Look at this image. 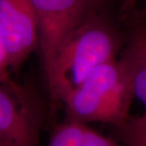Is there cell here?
Returning a JSON list of instances; mask_svg holds the SVG:
<instances>
[{"label": "cell", "instance_id": "cell-1", "mask_svg": "<svg viewBox=\"0 0 146 146\" xmlns=\"http://www.w3.org/2000/svg\"><path fill=\"white\" fill-rule=\"evenodd\" d=\"M121 46L115 28L93 11L63 44L46 75L51 98L60 101L95 68L115 59Z\"/></svg>", "mask_w": 146, "mask_h": 146}, {"label": "cell", "instance_id": "cell-2", "mask_svg": "<svg viewBox=\"0 0 146 146\" xmlns=\"http://www.w3.org/2000/svg\"><path fill=\"white\" fill-rule=\"evenodd\" d=\"M135 98L129 76L115 58L95 68L78 87L66 94L64 104L68 119L104 123L118 126L128 119Z\"/></svg>", "mask_w": 146, "mask_h": 146}, {"label": "cell", "instance_id": "cell-3", "mask_svg": "<svg viewBox=\"0 0 146 146\" xmlns=\"http://www.w3.org/2000/svg\"><path fill=\"white\" fill-rule=\"evenodd\" d=\"M36 16L38 46L46 75L63 44L94 11L89 0H30Z\"/></svg>", "mask_w": 146, "mask_h": 146}, {"label": "cell", "instance_id": "cell-4", "mask_svg": "<svg viewBox=\"0 0 146 146\" xmlns=\"http://www.w3.org/2000/svg\"><path fill=\"white\" fill-rule=\"evenodd\" d=\"M44 118L20 85L0 83V146H38Z\"/></svg>", "mask_w": 146, "mask_h": 146}, {"label": "cell", "instance_id": "cell-5", "mask_svg": "<svg viewBox=\"0 0 146 146\" xmlns=\"http://www.w3.org/2000/svg\"><path fill=\"white\" fill-rule=\"evenodd\" d=\"M0 32L11 71L18 72L38 46L37 23L30 0H0Z\"/></svg>", "mask_w": 146, "mask_h": 146}, {"label": "cell", "instance_id": "cell-6", "mask_svg": "<svg viewBox=\"0 0 146 146\" xmlns=\"http://www.w3.org/2000/svg\"><path fill=\"white\" fill-rule=\"evenodd\" d=\"M131 83L135 98L146 110V26L139 25L132 30L119 58Z\"/></svg>", "mask_w": 146, "mask_h": 146}, {"label": "cell", "instance_id": "cell-7", "mask_svg": "<svg viewBox=\"0 0 146 146\" xmlns=\"http://www.w3.org/2000/svg\"><path fill=\"white\" fill-rule=\"evenodd\" d=\"M46 146H123L114 138L106 137L88 123L68 119L55 127Z\"/></svg>", "mask_w": 146, "mask_h": 146}, {"label": "cell", "instance_id": "cell-8", "mask_svg": "<svg viewBox=\"0 0 146 146\" xmlns=\"http://www.w3.org/2000/svg\"><path fill=\"white\" fill-rule=\"evenodd\" d=\"M112 135L123 146H146V112L129 116L122 124L113 126Z\"/></svg>", "mask_w": 146, "mask_h": 146}, {"label": "cell", "instance_id": "cell-9", "mask_svg": "<svg viewBox=\"0 0 146 146\" xmlns=\"http://www.w3.org/2000/svg\"><path fill=\"white\" fill-rule=\"evenodd\" d=\"M11 71L9 54L4 39L0 32V83L13 84L16 82L11 77Z\"/></svg>", "mask_w": 146, "mask_h": 146}, {"label": "cell", "instance_id": "cell-10", "mask_svg": "<svg viewBox=\"0 0 146 146\" xmlns=\"http://www.w3.org/2000/svg\"><path fill=\"white\" fill-rule=\"evenodd\" d=\"M138 0H123L121 4V11L127 13L134 9Z\"/></svg>", "mask_w": 146, "mask_h": 146}, {"label": "cell", "instance_id": "cell-11", "mask_svg": "<svg viewBox=\"0 0 146 146\" xmlns=\"http://www.w3.org/2000/svg\"><path fill=\"white\" fill-rule=\"evenodd\" d=\"M89 1H90V3H92V5L95 7H98V6L99 5V3H102V0H89Z\"/></svg>", "mask_w": 146, "mask_h": 146}, {"label": "cell", "instance_id": "cell-12", "mask_svg": "<svg viewBox=\"0 0 146 146\" xmlns=\"http://www.w3.org/2000/svg\"><path fill=\"white\" fill-rule=\"evenodd\" d=\"M140 16H141L144 21H146V7L145 9H143V10L141 11V13Z\"/></svg>", "mask_w": 146, "mask_h": 146}, {"label": "cell", "instance_id": "cell-13", "mask_svg": "<svg viewBox=\"0 0 146 146\" xmlns=\"http://www.w3.org/2000/svg\"><path fill=\"white\" fill-rule=\"evenodd\" d=\"M145 112H146V110H145Z\"/></svg>", "mask_w": 146, "mask_h": 146}]
</instances>
